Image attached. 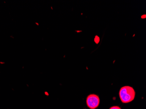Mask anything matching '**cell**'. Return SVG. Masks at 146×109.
Instances as JSON below:
<instances>
[{
    "mask_svg": "<svg viewBox=\"0 0 146 109\" xmlns=\"http://www.w3.org/2000/svg\"><path fill=\"white\" fill-rule=\"evenodd\" d=\"M86 103L90 109H95L99 106L100 99L96 94H90L87 98Z\"/></svg>",
    "mask_w": 146,
    "mask_h": 109,
    "instance_id": "obj_2",
    "label": "cell"
},
{
    "mask_svg": "<svg viewBox=\"0 0 146 109\" xmlns=\"http://www.w3.org/2000/svg\"><path fill=\"white\" fill-rule=\"evenodd\" d=\"M35 24H37V25H39V24H38L36 22H35Z\"/></svg>",
    "mask_w": 146,
    "mask_h": 109,
    "instance_id": "obj_4",
    "label": "cell"
},
{
    "mask_svg": "<svg viewBox=\"0 0 146 109\" xmlns=\"http://www.w3.org/2000/svg\"><path fill=\"white\" fill-rule=\"evenodd\" d=\"M109 109H121L120 107L118 106H113L111 107Z\"/></svg>",
    "mask_w": 146,
    "mask_h": 109,
    "instance_id": "obj_3",
    "label": "cell"
},
{
    "mask_svg": "<svg viewBox=\"0 0 146 109\" xmlns=\"http://www.w3.org/2000/svg\"><path fill=\"white\" fill-rule=\"evenodd\" d=\"M135 91L132 87L125 86L120 89L119 95L123 103H128L133 101L135 96Z\"/></svg>",
    "mask_w": 146,
    "mask_h": 109,
    "instance_id": "obj_1",
    "label": "cell"
}]
</instances>
